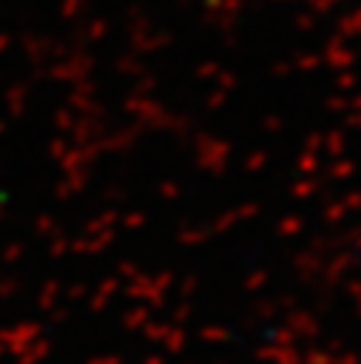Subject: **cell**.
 Listing matches in <instances>:
<instances>
[]
</instances>
